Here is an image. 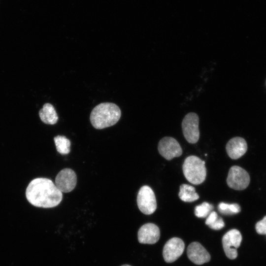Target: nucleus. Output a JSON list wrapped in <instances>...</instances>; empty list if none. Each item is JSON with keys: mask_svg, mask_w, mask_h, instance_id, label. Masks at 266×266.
<instances>
[{"mask_svg": "<svg viewBox=\"0 0 266 266\" xmlns=\"http://www.w3.org/2000/svg\"><path fill=\"white\" fill-rule=\"evenodd\" d=\"M138 240L142 244H152L156 243L160 237L159 227L153 223L142 226L138 232Z\"/></svg>", "mask_w": 266, "mask_h": 266, "instance_id": "nucleus-11", "label": "nucleus"}, {"mask_svg": "<svg viewBox=\"0 0 266 266\" xmlns=\"http://www.w3.org/2000/svg\"><path fill=\"white\" fill-rule=\"evenodd\" d=\"M119 107L111 102H103L95 106L90 114V121L97 129H102L113 126L120 118Z\"/></svg>", "mask_w": 266, "mask_h": 266, "instance_id": "nucleus-2", "label": "nucleus"}, {"mask_svg": "<svg viewBox=\"0 0 266 266\" xmlns=\"http://www.w3.org/2000/svg\"><path fill=\"white\" fill-rule=\"evenodd\" d=\"M227 183L229 187L232 189L242 190L249 185L250 176L245 169L240 166H234L229 170Z\"/></svg>", "mask_w": 266, "mask_h": 266, "instance_id": "nucleus-6", "label": "nucleus"}, {"mask_svg": "<svg viewBox=\"0 0 266 266\" xmlns=\"http://www.w3.org/2000/svg\"><path fill=\"white\" fill-rule=\"evenodd\" d=\"M219 216H218L217 213L214 211L211 212V213L207 216V219L205 221V224L208 226L213 223H214L218 218Z\"/></svg>", "mask_w": 266, "mask_h": 266, "instance_id": "nucleus-21", "label": "nucleus"}, {"mask_svg": "<svg viewBox=\"0 0 266 266\" xmlns=\"http://www.w3.org/2000/svg\"><path fill=\"white\" fill-rule=\"evenodd\" d=\"M178 196L180 200L185 202H193L199 198V195L196 192L195 188L185 184H183L180 186Z\"/></svg>", "mask_w": 266, "mask_h": 266, "instance_id": "nucleus-15", "label": "nucleus"}, {"mask_svg": "<svg viewBox=\"0 0 266 266\" xmlns=\"http://www.w3.org/2000/svg\"><path fill=\"white\" fill-rule=\"evenodd\" d=\"M226 149L228 156L231 159L236 160L246 153L247 150V143L243 138L235 137L228 142Z\"/></svg>", "mask_w": 266, "mask_h": 266, "instance_id": "nucleus-13", "label": "nucleus"}, {"mask_svg": "<svg viewBox=\"0 0 266 266\" xmlns=\"http://www.w3.org/2000/svg\"><path fill=\"white\" fill-rule=\"evenodd\" d=\"M255 229L258 233L266 234V216L262 220L257 223Z\"/></svg>", "mask_w": 266, "mask_h": 266, "instance_id": "nucleus-19", "label": "nucleus"}, {"mask_svg": "<svg viewBox=\"0 0 266 266\" xmlns=\"http://www.w3.org/2000/svg\"><path fill=\"white\" fill-rule=\"evenodd\" d=\"M40 120L44 123L49 125L55 124L58 120V116L54 107L49 103H46L39 111Z\"/></svg>", "mask_w": 266, "mask_h": 266, "instance_id": "nucleus-14", "label": "nucleus"}, {"mask_svg": "<svg viewBox=\"0 0 266 266\" xmlns=\"http://www.w3.org/2000/svg\"><path fill=\"white\" fill-rule=\"evenodd\" d=\"M199 117L194 112L185 115L182 122V129L184 137L190 143H196L200 137Z\"/></svg>", "mask_w": 266, "mask_h": 266, "instance_id": "nucleus-5", "label": "nucleus"}, {"mask_svg": "<svg viewBox=\"0 0 266 266\" xmlns=\"http://www.w3.org/2000/svg\"><path fill=\"white\" fill-rule=\"evenodd\" d=\"M137 204L139 209L144 214L153 213L157 208L154 193L148 186H143L139 189L137 196Z\"/></svg>", "mask_w": 266, "mask_h": 266, "instance_id": "nucleus-4", "label": "nucleus"}, {"mask_svg": "<svg viewBox=\"0 0 266 266\" xmlns=\"http://www.w3.org/2000/svg\"><path fill=\"white\" fill-rule=\"evenodd\" d=\"M182 170L185 177L193 184H200L205 179V162L196 156H190L185 159Z\"/></svg>", "mask_w": 266, "mask_h": 266, "instance_id": "nucleus-3", "label": "nucleus"}, {"mask_svg": "<svg viewBox=\"0 0 266 266\" xmlns=\"http://www.w3.org/2000/svg\"><path fill=\"white\" fill-rule=\"evenodd\" d=\"M121 266H130V265H122Z\"/></svg>", "mask_w": 266, "mask_h": 266, "instance_id": "nucleus-22", "label": "nucleus"}, {"mask_svg": "<svg viewBox=\"0 0 266 266\" xmlns=\"http://www.w3.org/2000/svg\"><path fill=\"white\" fill-rule=\"evenodd\" d=\"M57 151L61 154H67L70 151V141L66 136L57 135L54 138Z\"/></svg>", "mask_w": 266, "mask_h": 266, "instance_id": "nucleus-16", "label": "nucleus"}, {"mask_svg": "<svg viewBox=\"0 0 266 266\" xmlns=\"http://www.w3.org/2000/svg\"><path fill=\"white\" fill-rule=\"evenodd\" d=\"M242 236L236 229H233L226 233L222 238V244L227 257L234 259L237 256V249L240 245Z\"/></svg>", "mask_w": 266, "mask_h": 266, "instance_id": "nucleus-7", "label": "nucleus"}, {"mask_svg": "<svg viewBox=\"0 0 266 266\" xmlns=\"http://www.w3.org/2000/svg\"><path fill=\"white\" fill-rule=\"evenodd\" d=\"M158 149L161 155L167 160H171L182 154V148L177 141L173 137L166 136L160 140Z\"/></svg>", "mask_w": 266, "mask_h": 266, "instance_id": "nucleus-8", "label": "nucleus"}, {"mask_svg": "<svg viewBox=\"0 0 266 266\" xmlns=\"http://www.w3.org/2000/svg\"><path fill=\"white\" fill-rule=\"evenodd\" d=\"M213 209V206L207 202H203L200 205L196 206L195 214L198 218L207 217Z\"/></svg>", "mask_w": 266, "mask_h": 266, "instance_id": "nucleus-18", "label": "nucleus"}, {"mask_svg": "<svg viewBox=\"0 0 266 266\" xmlns=\"http://www.w3.org/2000/svg\"><path fill=\"white\" fill-rule=\"evenodd\" d=\"M184 248V242L181 239L173 237L169 239L165 244L163 251L166 262L170 263L175 261L181 256Z\"/></svg>", "mask_w": 266, "mask_h": 266, "instance_id": "nucleus-9", "label": "nucleus"}, {"mask_svg": "<svg viewBox=\"0 0 266 266\" xmlns=\"http://www.w3.org/2000/svg\"><path fill=\"white\" fill-rule=\"evenodd\" d=\"M187 254L189 260L196 265H202L210 260L209 253L198 242H193L189 244Z\"/></svg>", "mask_w": 266, "mask_h": 266, "instance_id": "nucleus-12", "label": "nucleus"}, {"mask_svg": "<svg viewBox=\"0 0 266 266\" xmlns=\"http://www.w3.org/2000/svg\"><path fill=\"white\" fill-rule=\"evenodd\" d=\"M76 183L75 172L70 168H64L57 175L55 184L61 192L68 193L74 189Z\"/></svg>", "mask_w": 266, "mask_h": 266, "instance_id": "nucleus-10", "label": "nucleus"}, {"mask_svg": "<svg viewBox=\"0 0 266 266\" xmlns=\"http://www.w3.org/2000/svg\"><path fill=\"white\" fill-rule=\"evenodd\" d=\"M225 226V223L221 217H218L217 220L213 224L209 226V227L214 230H219Z\"/></svg>", "mask_w": 266, "mask_h": 266, "instance_id": "nucleus-20", "label": "nucleus"}, {"mask_svg": "<svg viewBox=\"0 0 266 266\" xmlns=\"http://www.w3.org/2000/svg\"><path fill=\"white\" fill-rule=\"evenodd\" d=\"M28 201L33 205L52 208L59 205L63 194L53 181L46 178H36L32 180L26 190Z\"/></svg>", "mask_w": 266, "mask_h": 266, "instance_id": "nucleus-1", "label": "nucleus"}, {"mask_svg": "<svg viewBox=\"0 0 266 266\" xmlns=\"http://www.w3.org/2000/svg\"><path fill=\"white\" fill-rule=\"evenodd\" d=\"M218 209L220 213L224 215H233L240 211V207L237 203L228 204L220 202Z\"/></svg>", "mask_w": 266, "mask_h": 266, "instance_id": "nucleus-17", "label": "nucleus"}]
</instances>
